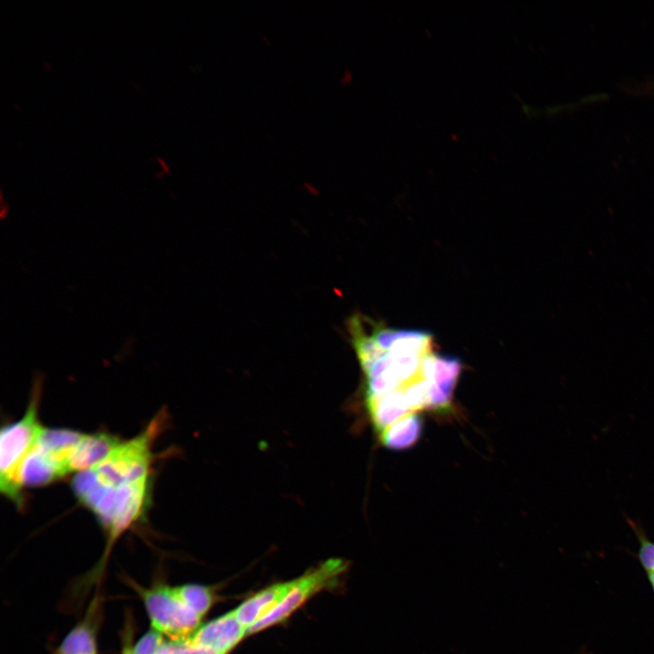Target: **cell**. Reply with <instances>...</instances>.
Wrapping results in <instances>:
<instances>
[{
    "label": "cell",
    "mask_w": 654,
    "mask_h": 654,
    "mask_svg": "<svg viewBox=\"0 0 654 654\" xmlns=\"http://www.w3.org/2000/svg\"><path fill=\"white\" fill-rule=\"evenodd\" d=\"M42 378L35 379L25 415L2 428L0 434V490L17 505L22 503V468L43 431L37 419Z\"/></svg>",
    "instance_id": "obj_2"
},
{
    "label": "cell",
    "mask_w": 654,
    "mask_h": 654,
    "mask_svg": "<svg viewBox=\"0 0 654 654\" xmlns=\"http://www.w3.org/2000/svg\"><path fill=\"white\" fill-rule=\"evenodd\" d=\"M459 358L430 352L423 362V373L430 383L428 410L437 412L451 411L452 395L461 371Z\"/></svg>",
    "instance_id": "obj_6"
},
{
    "label": "cell",
    "mask_w": 654,
    "mask_h": 654,
    "mask_svg": "<svg viewBox=\"0 0 654 654\" xmlns=\"http://www.w3.org/2000/svg\"><path fill=\"white\" fill-rule=\"evenodd\" d=\"M84 433L44 428L22 468L24 486H43L69 473V462Z\"/></svg>",
    "instance_id": "obj_3"
},
{
    "label": "cell",
    "mask_w": 654,
    "mask_h": 654,
    "mask_svg": "<svg viewBox=\"0 0 654 654\" xmlns=\"http://www.w3.org/2000/svg\"><path fill=\"white\" fill-rule=\"evenodd\" d=\"M297 579L269 586L233 609L236 619L247 629L277 608L295 587Z\"/></svg>",
    "instance_id": "obj_8"
},
{
    "label": "cell",
    "mask_w": 654,
    "mask_h": 654,
    "mask_svg": "<svg viewBox=\"0 0 654 654\" xmlns=\"http://www.w3.org/2000/svg\"><path fill=\"white\" fill-rule=\"evenodd\" d=\"M351 78H352L351 72L346 70L343 76L341 78V83L346 84V83L350 82Z\"/></svg>",
    "instance_id": "obj_16"
},
{
    "label": "cell",
    "mask_w": 654,
    "mask_h": 654,
    "mask_svg": "<svg viewBox=\"0 0 654 654\" xmlns=\"http://www.w3.org/2000/svg\"><path fill=\"white\" fill-rule=\"evenodd\" d=\"M423 421L418 412H410L383 430L381 443L392 451H403L413 446L421 438Z\"/></svg>",
    "instance_id": "obj_11"
},
{
    "label": "cell",
    "mask_w": 654,
    "mask_h": 654,
    "mask_svg": "<svg viewBox=\"0 0 654 654\" xmlns=\"http://www.w3.org/2000/svg\"><path fill=\"white\" fill-rule=\"evenodd\" d=\"M143 600L152 629L178 642L189 639L201 626L202 618L178 596L174 587L155 584L149 588L134 585Z\"/></svg>",
    "instance_id": "obj_4"
},
{
    "label": "cell",
    "mask_w": 654,
    "mask_h": 654,
    "mask_svg": "<svg viewBox=\"0 0 654 654\" xmlns=\"http://www.w3.org/2000/svg\"><path fill=\"white\" fill-rule=\"evenodd\" d=\"M374 429L380 434L383 430L411 411L401 389L366 401Z\"/></svg>",
    "instance_id": "obj_10"
},
{
    "label": "cell",
    "mask_w": 654,
    "mask_h": 654,
    "mask_svg": "<svg viewBox=\"0 0 654 654\" xmlns=\"http://www.w3.org/2000/svg\"><path fill=\"white\" fill-rule=\"evenodd\" d=\"M172 642L157 630L151 629L132 646L133 654H170Z\"/></svg>",
    "instance_id": "obj_15"
},
{
    "label": "cell",
    "mask_w": 654,
    "mask_h": 654,
    "mask_svg": "<svg viewBox=\"0 0 654 654\" xmlns=\"http://www.w3.org/2000/svg\"><path fill=\"white\" fill-rule=\"evenodd\" d=\"M639 542L637 559L644 570L654 594V541L651 540L643 527L636 520L626 518Z\"/></svg>",
    "instance_id": "obj_13"
},
{
    "label": "cell",
    "mask_w": 654,
    "mask_h": 654,
    "mask_svg": "<svg viewBox=\"0 0 654 654\" xmlns=\"http://www.w3.org/2000/svg\"><path fill=\"white\" fill-rule=\"evenodd\" d=\"M246 636L247 629L236 619L231 610L200 626L185 640L213 654H228Z\"/></svg>",
    "instance_id": "obj_7"
},
{
    "label": "cell",
    "mask_w": 654,
    "mask_h": 654,
    "mask_svg": "<svg viewBox=\"0 0 654 654\" xmlns=\"http://www.w3.org/2000/svg\"><path fill=\"white\" fill-rule=\"evenodd\" d=\"M347 569L342 559H330L310 572L297 578V583L284 600L272 612L251 627L247 635L263 630L288 619L313 595L333 585L337 578Z\"/></svg>",
    "instance_id": "obj_5"
},
{
    "label": "cell",
    "mask_w": 654,
    "mask_h": 654,
    "mask_svg": "<svg viewBox=\"0 0 654 654\" xmlns=\"http://www.w3.org/2000/svg\"><path fill=\"white\" fill-rule=\"evenodd\" d=\"M57 654H97L94 626L85 618L61 642Z\"/></svg>",
    "instance_id": "obj_12"
},
{
    "label": "cell",
    "mask_w": 654,
    "mask_h": 654,
    "mask_svg": "<svg viewBox=\"0 0 654 654\" xmlns=\"http://www.w3.org/2000/svg\"><path fill=\"white\" fill-rule=\"evenodd\" d=\"M79 500L96 516L107 533V550L144 514L149 502L150 476L114 487L97 484L86 471L73 481Z\"/></svg>",
    "instance_id": "obj_1"
},
{
    "label": "cell",
    "mask_w": 654,
    "mask_h": 654,
    "mask_svg": "<svg viewBox=\"0 0 654 654\" xmlns=\"http://www.w3.org/2000/svg\"><path fill=\"white\" fill-rule=\"evenodd\" d=\"M123 654H133L132 646L125 645L124 648L123 649Z\"/></svg>",
    "instance_id": "obj_17"
},
{
    "label": "cell",
    "mask_w": 654,
    "mask_h": 654,
    "mask_svg": "<svg viewBox=\"0 0 654 654\" xmlns=\"http://www.w3.org/2000/svg\"><path fill=\"white\" fill-rule=\"evenodd\" d=\"M180 599L199 617L203 618L213 603L212 590L200 584H183L174 587Z\"/></svg>",
    "instance_id": "obj_14"
},
{
    "label": "cell",
    "mask_w": 654,
    "mask_h": 654,
    "mask_svg": "<svg viewBox=\"0 0 654 654\" xmlns=\"http://www.w3.org/2000/svg\"><path fill=\"white\" fill-rule=\"evenodd\" d=\"M120 442L107 433L84 434L74 449L69 471H84L103 461Z\"/></svg>",
    "instance_id": "obj_9"
}]
</instances>
